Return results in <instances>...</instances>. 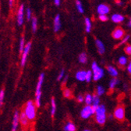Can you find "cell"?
I'll return each mask as SVG.
<instances>
[{"instance_id": "12", "label": "cell", "mask_w": 131, "mask_h": 131, "mask_svg": "<svg viewBox=\"0 0 131 131\" xmlns=\"http://www.w3.org/2000/svg\"><path fill=\"white\" fill-rule=\"evenodd\" d=\"M19 121H20V116H19V112L17 111H16L13 116V126H12V131H16L18 127V124H19Z\"/></svg>"}, {"instance_id": "45", "label": "cell", "mask_w": 131, "mask_h": 131, "mask_svg": "<svg viewBox=\"0 0 131 131\" xmlns=\"http://www.w3.org/2000/svg\"><path fill=\"white\" fill-rule=\"evenodd\" d=\"M113 118V116H112V115H110V116H109V119H112Z\"/></svg>"}, {"instance_id": "40", "label": "cell", "mask_w": 131, "mask_h": 131, "mask_svg": "<svg viewBox=\"0 0 131 131\" xmlns=\"http://www.w3.org/2000/svg\"><path fill=\"white\" fill-rule=\"evenodd\" d=\"M126 70H127V72L131 75V61L128 64V65H127V68H126Z\"/></svg>"}, {"instance_id": "23", "label": "cell", "mask_w": 131, "mask_h": 131, "mask_svg": "<svg viewBox=\"0 0 131 131\" xmlns=\"http://www.w3.org/2000/svg\"><path fill=\"white\" fill-rule=\"evenodd\" d=\"M78 60H79V62L81 64H86L88 61V56H87L86 53H81L79 55Z\"/></svg>"}, {"instance_id": "16", "label": "cell", "mask_w": 131, "mask_h": 131, "mask_svg": "<svg viewBox=\"0 0 131 131\" xmlns=\"http://www.w3.org/2000/svg\"><path fill=\"white\" fill-rule=\"evenodd\" d=\"M20 122L21 123V125L24 127H27V125H28V119L27 117V116L25 115L24 112H22L20 115Z\"/></svg>"}, {"instance_id": "26", "label": "cell", "mask_w": 131, "mask_h": 131, "mask_svg": "<svg viewBox=\"0 0 131 131\" xmlns=\"http://www.w3.org/2000/svg\"><path fill=\"white\" fill-rule=\"evenodd\" d=\"M84 22H85L86 31L88 32V33H89V32H91V21L89 18H85Z\"/></svg>"}, {"instance_id": "18", "label": "cell", "mask_w": 131, "mask_h": 131, "mask_svg": "<svg viewBox=\"0 0 131 131\" xmlns=\"http://www.w3.org/2000/svg\"><path fill=\"white\" fill-rule=\"evenodd\" d=\"M100 105V97L97 94L93 95V102H92V106L94 109H96L98 106Z\"/></svg>"}, {"instance_id": "27", "label": "cell", "mask_w": 131, "mask_h": 131, "mask_svg": "<svg viewBox=\"0 0 131 131\" xmlns=\"http://www.w3.org/2000/svg\"><path fill=\"white\" fill-rule=\"evenodd\" d=\"M25 39H24V38L22 36L21 38H20V42H19V52L20 53V54H22L23 53V51H24V47H25Z\"/></svg>"}, {"instance_id": "9", "label": "cell", "mask_w": 131, "mask_h": 131, "mask_svg": "<svg viewBox=\"0 0 131 131\" xmlns=\"http://www.w3.org/2000/svg\"><path fill=\"white\" fill-rule=\"evenodd\" d=\"M125 36V31L122 28H116V29H115L112 33V36L114 39H122Z\"/></svg>"}, {"instance_id": "6", "label": "cell", "mask_w": 131, "mask_h": 131, "mask_svg": "<svg viewBox=\"0 0 131 131\" xmlns=\"http://www.w3.org/2000/svg\"><path fill=\"white\" fill-rule=\"evenodd\" d=\"M24 5L21 4L17 10V13H16V23L19 27H21L24 23Z\"/></svg>"}, {"instance_id": "43", "label": "cell", "mask_w": 131, "mask_h": 131, "mask_svg": "<svg viewBox=\"0 0 131 131\" xmlns=\"http://www.w3.org/2000/svg\"><path fill=\"white\" fill-rule=\"evenodd\" d=\"M127 26H128L129 28H131V18L129 20V21H128V23H127Z\"/></svg>"}, {"instance_id": "3", "label": "cell", "mask_w": 131, "mask_h": 131, "mask_svg": "<svg viewBox=\"0 0 131 131\" xmlns=\"http://www.w3.org/2000/svg\"><path fill=\"white\" fill-rule=\"evenodd\" d=\"M27 116V119L29 120H33L36 116V110H35V103L32 101H29L27 102L25 105V110L24 111Z\"/></svg>"}, {"instance_id": "4", "label": "cell", "mask_w": 131, "mask_h": 131, "mask_svg": "<svg viewBox=\"0 0 131 131\" xmlns=\"http://www.w3.org/2000/svg\"><path fill=\"white\" fill-rule=\"evenodd\" d=\"M91 68H92V72H93V79H94V81H98L104 76V75H105L104 70L98 66L97 64L95 61H94L92 63Z\"/></svg>"}, {"instance_id": "17", "label": "cell", "mask_w": 131, "mask_h": 131, "mask_svg": "<svg viewBox=\"0 0 131 131\" xmlns=\"http://www.w3.org/2000/svg\"><path fill=\"white\" fill-rule=\"evenodd\" d=\"M107 71H108V74L111 76H112L113 78H116V76L118 75V71L116 70V68H114L113 66H108Z\"/></svg>"}, {"instance_id": "24", "label": "cell", "mask_w": 131, "mask_h": 131, "mask_svg": "<svg viewBox=\"0 0 131 131\" xmlns=\"http://www.w3.org/2000/svg\"><path fill=\"white\" fill-rule=\"evenodd\" d=\"M84 102L86 104V105H92V102H93V96L90 93H88L85 97H84Z\"/></svg>"}, {"instance_id": "41", "label": "cell", "mask_w": 131, "mask_h": 131, "mask_svg": "<svg viewBox=\"0 0 131 131\" xmlns=\"http://www.w3.org/2000/svg\"><path fill=\"white\" fill-rule=\"evenodd\" d=\"M54 4L56 6H59L61 4V0H54Z\"/></svg>"}, {"instance_id": "20", "label": "cell", "mask_w": 131, "mask_h": 131, "mask_svg": "<svg viewBox=\"0 0 131 131\" xmlns=\"http://www.w3.org/2000/svg\"><path fill=\"white\" fill-rule=\"evenodd\" d=\"M38 29V19L36 17H33L31 18V30L33 32H36Z\"/></svg>"}, {"instance_id": "5", "label": "cell", "mask_w": 131, "mask_h": 131, "mask_svg": "<svg viewBox=\"0 0 131 131\" xmlns=\"http://www.w3.org/2000/svg\"><path fill=\"white\" fill-rule=\"evenodd\" d=\"M95 113V109L92 105H86L80 111V117L84 119H89Z\"/></svg>"}, {"instance_id": "32", "label": "cell", "mask_w": 131, "mask_h": 131, "mask_svg": "<svg viewBox=\"0 0 131 131\" xmlns=\"http://www.w3.org/2000/svg\"><path fill=\"white\" fill-rule=\"evenodd\" d=\"M63 96L67 98H70L72 97V92L70 89H65L63 90Z\"/></svg>"}, {"instance_id": "10", "label": "cell", "mask_w": 131, "mask_h": 131, "mask_svg": "<svg viewBox=\"0 0 131 131\" xmlns=\"http://www.w3.org/2000/svg\"><path fill=\"white\" fill-rule=\"evenodd\" d=\"M97 12L99 15H102V14L107 15L110 12V7L106 4H100L97 7Z\"/></svg>"}, {"instance_id": "11", "label": "cell", "mask_w": 131, "mask_h": 131, "mask_svg": "<svg viewBox=\"0 0 131 131\" xmlns=\"http://www.w3.org/2000/svg\"><path fill=\"white\" fill-rule=\"evenodd\" d=\"M62 24H61V19H60V14H56V16L54 18V22H53V29L55 32L59 31L61 29Z\"/></svg>"}, {"instance_id": "21", "label": "cell", "mask_w": 131, "mask_h": 131, "mask_svg": "<svg viewBox=\"0 0 131 131\" xmlns=\"http://www.w3.org/2000/svg\"><path fill=\"white\" fill-rule=\"evenodd\" d=\"M119 83V81L118 78H112L109 83V89L110 90H113L115 87H116L118 84Z\"/></svg>"}, {"instance_id": "29", "label": "cell", "mask_w": 131, "mask_h": 131, "mask_svg": "<svg viewBox=\"0 0 131 131\" xmlns=\"http://www.w3.org/2000/svg\"><path fill=\"white\" fill-rule=\"evenodd\" d=\"M105 90L103 87V86H98L96 89V94L99 97L102 96L105 93Z\"/></svg>"}, {"instance_id": "42", "label": "cell", "mask_w": 131, "mask_h": 131, "mask_svg": "<svg viewBox=\"0 0 131 131\" xmlns=\"http://www.w3.org/2000/svg\"><path fill=\"white\" fill-rule=\"evenodd\" d=\"M116 3L119 6H123V3L121 1V0H116Z\"/></svg>"}, {"instance_id": "2", "label": "cell", "mask_w": 131, "mask_h": 131, "mask_svg": "<svg viewBox=\"0 0 131 131\" xmlns=\"http://www.w3.org/2000/svg\"><path fill=\"white\" fill-rule=\"evenodd\" d=\"M45 78V74L41 73L38 78L37 88H36V93H35V104L38 108L41 106V86Z\"/></svg>"}, {"instance_id": "22", "label": "cell", "mask_w": 131, "mask_h": 131, "mask_svg": "<svg viewBox=\"0 0 131 131\" xmlns=\"http://www.w3.org/2000/svg\"><path fill=\"white\" fill-rule=\"evenodd\" d=\"M127 62H128V59L125 56H122L119 58L118 60V64L119 65V66L121 67H124L126 66V65L127 64Z\"/></svg>"}, {"instance_id": "28", "label": "cell", "mask_w": 131, "mask_h": 131, "mask_svg": "<svg viewBox=\"0 0 131 131\" xmlns=\"http://www.w3.org/2000/svg\"><path fill=\"white\" fill-rule=\"evenodd\" d=\"M76 7H77L79 13H84V10L83 5H82V3L80 1V0H76Z\"/></svg>"}, {"instance_id": "14", "label": "cell", "mask_w": 131, "mask_h": 131, "mask_svg": "<svg viewBox=\"0 0 131 131\" xmlns=\"http://www.w3.org/2000/svg\"><path fill=\"white\" fill-rule=\"evenodd\" d=\"M95 44L97 49V51L100 54H104L105 52V46L103 44V42L100 40V39H96L95 40Z\"/></svg>"}, {"instance_id": "25", "label": "cell", "mask_w": 131, "mask_h": 131, "mask_svg": "<svg viewBox=\"0 0 131 131\" xmlns=\"http://www.w3.org/2000/svg\"><path fill=\"white\" fill-rule=\"evenodd\" d=\"M51 105H52V109H51V116L52 117H54L55 114L56 112V101L54 99V97L52 98L51 100Z\"/></svg>"}, {"instance_id": "30", "label": "cell", "mask_w": 131, "mask_h": 131, "mask_svg": "<svg viewBox=\"0 0 131 131\" xmlns=\"http://www.w3.org/2000/svg\"><path fill=\"white\" fill-rule=\"evenodd\" d=\"M26 18H27V21H30L31 18H33V16H32V10L30 8H27L26 10Z\"/></svg>"}, {"instance_id": "35", "label": "cell", "mask_w": 131, "mask_h": 131, "mask_svg": "<svg viewBox=\"0 0 131 131\" xmlns=\"http://www.w3.org/2000/svg\"><path fill=\"white\" fill-rule=\"evenodd\" d=\"M125 53L131 56V45H128L125 47Z\"/></svg>"}, {"instance_id": "37", "label": "cell", "mask_w": 131, "mask_h": 131, "mask_svg": "<svg viewBox=\"0 0 131 131\" xmlns=\"http://www.w3.org/2000/svg\"><path fill=\"white\" fill-rule=\"evenodd\" d=\"M129 35L126 36L125 37L123 38V39H122V41L120 42V44H119V45H123V44L126 43V42L129 40Z\"/></svg>"}, {"instance_id": "13", "label": "cell", "mask_w": 131, "mask_h": 131, "mask_svg": "<svg viewBox=\"0 0 131 131\" xmlns=\"http://www.w3.org/2000/svg\"><path fill=\"white\" fill-rule=\"evenodd\" d=\"M111 20L114 22V23H116V24H119L122 23L124 20L125 18L123 17V15L119 14V13H114L112 17H111Z\"/></svg>"}, {"instance_id": "33", "label": "cell", "mask_w": 131, "mask_h": 131, "mask_svg": "<svg viewBox=\"0 0 131 131\" xmlns=\"http://www.w3.org/2000/svg\"><path fill=\"white\" fill-rule=\"evenodd\" d=\"M4 95H5V91L4 90H0V107L3 106V99H4Z\"/></svg>"}, {"instance_id": "34", "label": "cell", "mask_w": 131, "mask_h": 131, "mask_svg": "<svg viewBox=\"0 0 131 131\" xmlns=\"http://www.w3.org/2000/svg\"><path fill=\"white\" fill-rule=\"evenodd\" d=\"M99 20L101 21H103V22H105L108 20V16L105 15V14H102V15H99Z\"/></svg>"}, {"instance_id": "31", "label": "cell", "mask_w": 131, "mask_h": 131, "mask_svg": "<svg viewBox=\"0 0 131 131\" xmlns=\"http://www.w3.org/2000/svg\"><path fill=\"white\" fill-rule=\"evenodd\" d=\"M91 79H93V72H92V71L88 70V71H87V74H86V81L88 83H90Z\"/></svg>"}, {"instance_id": "15", "label": "cell", "mask_w": 131, "mask_h": 131, "mask_svg": "<svg viewBox=\"0 0 131 131\" xmlns=\"http://www.w3.org/2000/svg\"><path fill=\"white\" fill-rule=\"evenodd\" d=\"M86 74H87V72L86 71H84V70L78 71L76 73V78L78 81H80V82L86 81Z\"/></svg>"}, {"instance_id": "8", "label": "cell", "mask_w": 131, "mask_h": 131, "mask_svg": "<svg viewBox=\"0 0 131 131\" xmlns=\"http://www.w3.org/2000/svg\"><path fill=\"white\" fill-rule=\"evenodd\" d=\"M125 108H123V106H118L116 109L114 111V114H113V116L116 118L117 120L119 121H123L125 119Z\"/></svg>"}, {"instance_id": "38", "label": "cell", "mask_w": 131, "mask_h": 131, "mask_svg": "<svg viewBox=\"0 0 131 131\" xmlns=\"http://www.w3.org/2000/svg\"><path fill=\"white\" fill-rule=\"evenodd\" d=\"M77 100L78 102L82 103V102H84V96H82V95H79V96L77 97Z\"/></svg>"}, {"instance_id": "44", "label": "cell", "mask_w": 131, "mask_h": 131, "mask_svg": "<svg viewBox=\"0 0 131 131\" xmlns=\"http://www.w3.org/2000/svg\"><path fill=\"white\" fill-rule=\"evenodd\" d=\"M83 131H92V130H91V129H84Z\"/></svg>"}, {"instance_id": "7", "label": "cell", "mask_w": 131, "mask_h": 131, "mask_svg": "<svg viewBox=\"0 0 131 131\" xmlns=\"http://www.w3.org/2000/svg\"><path fill=\"white\" fill-rule=\"evenodd\" d=\"M31 46H32V43H31L30 41L27 42L26 45H25V47H24V50L23 53L21 54V62H20V64H21L22 67L24 66L26 62H27V59L30 50L31 49Z\"/></svg>"}, {"instance_id": "36", "label": "cell", "mask_w": 131, "mask_h": 131, "mask_svg": "<svg viewBox=\"0 0 131 131\" xmlns=\"http://www.w3.org/2000/svg\"><path fill=\"white\" fill-rule=\"evenodd\" d=\"M64 76H65V70H64V69H62V71L60 72L59 75H58V78H57L58 81H60V80H62V79L64 78Z\"/></svg>"}, {"instance_id": "19", "label": "cell", "mask_w": 131, "mask_h": 131, "mask_svg": "<svg viewBox=\"0 0 131 131\" xmlns=\"http://www.w3.org/2000/svg\"><path fill=\"white\" fill-rule=\"evenodd\" d=\"M76 126L72 122H68L64 126V131H76Z\"/></svg>"}, {"instance_id": "1", "label": "cell", "mask_w": 131, "mask_h": 131, "mask_svg": "<svg viewBox=\"0 0 131 131\" xmlns=\"http://www.w3.org/2000/svg\"><path fill=\"white\" fill-rule=\"evenodd\" d=\"M95 120L99 125H104L106 122V108L105 105H99L95 109Z\"/></svg>"}, {"instance_id": "39", "label": "cell", "mask_w": 131, "mask_h": 131, "mask_svg": "<svg viewBox=\"0 0 131 131\" xmlns=\"http://www.w3.org/2000/svg\"><path fill=\"white\" fill-rule=\"evenodd\" d=\"M15 1H16V0H9V6L10 8H12V7L14 6Z\"/></svg>"}]
</instances>
